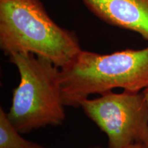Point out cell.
I'll return each mask as SVG.
<instances>
[{
	"instance_id": "obj_1",
	"label": "cell",
	"mask_w": 148,
	"mask_h": 148,
	"mask_svg": "<svg viewBox=\"0 0 148 148\" xmlns=\"http://www.w3.org/2000/svg\"><path fill=\"white\" fill-rule=\"evenodd\" d=\"M0 48L30 53L62 68L82 50L77 34L50 17L40 0H0Z\"/></svg>"
},
{
	"instance_id": "obj_2",
	"label": "cell",
	"mask_w": 148,
	"mask_h": 148,
	"mask_svg": "<svg viewBox=\"0 0 148 148\" xmlns=\"http://www.w3.org/2000/svg\"><path fill=\"white\" fill-rule=\"evenodd\" d=\"M65 106L77 108L90 95L116 88L141 92L148 87V46L108 54L82 50L60 69Z\"/></svg>"
},
{
	"instance_id": "obj_3",
	"label": "cell",
	"mask_w": 148,
	"mask_h": 148,
	"mask_svg": "<svg viewBox=\"0 0 148 148\" xmlns=\"http://www.w3.org/2000/svg\"><path fill=\"white\" fill-rule=\"evenodd\" d=\"M20 76L13 90L8 119L21 134L63 123L66 114L60 68L49 59L30 53L9 56Z\"/></svg>"
},
{
	"instance_id": "obj_4",
	"label": "cell",
	"mask_w": 148,
	"mask_h": 148,
	"mask_svg": "<svg viewBox=\"0 0 148 148\" xmlns=\"http://www.w3.org/2000/svg\"><path fill=\"white\" fill-rule=\"evenodd\" d=\"M80 107L106 134L108 148L143 145L148 136V106L143 91L107 92L87 98Z\"/></svg>"
},
{
	"instance_id": "obj_5",
	"label": "cell",
	"mask_w": 148,
	"mask_h": 148,
	"mask_svg": "<svg viewBox=\"0 0 148 148\" xmlns=\"http://www.w3.org/2000/svg\"><path fill=\"white\" fill-rule=\"evenodd\" d=\"M105 23L137 33L148 41V0H81Z\"/></svg>"
},
{
	"instance_id": "obj_6",
	"label": "cell",
	"mask_w": 148,
	"mask_h": 148,
	"mask_svg": "<svg viewBox=\"0 0 148 148\" xmlns=\"http://www.w3.org/2000/svg\"><path fill=\"white\" fill-rule=\"evenodd\" d=\"M8 119L7 112L0 108V148H47L21 136Z\"/></svg>"
},
{
	"instance_id": "obj_7",
	"label": "cell",
	"mask_w": 148,
	"mask_h": 148,
	"mask_svg": "<svg viewBox=\"0 0 148 148\" xmlns=\"http://www.w3.org/2000/svg\"><path fill=\"white\" fill-rule=\"evenodd\" d=\"M143 92L144 94V95H145V97L146 99V101H147V106H148V87L146 88L145 89H144L143 90ZM143 147L144 148H148V136H147V140H145V142L143 144Z\"/></svg>"
},
{
	"instance_id": "obj_8",
	"label": "cell",
	"mask_w": 148,
	"mask_h": 148,
	"mask_svg": "<svg viewBox=\"0 0 148 148\" xmlns=\"http://www.w3.org/2000/svg\"><path fill=\"white\" fill-rule=\"evenodd\" d=\"M125 148H144L143 145L142 144L140 143H134L132 144V145L127 146V147H125Z\"/></svg>"
},
{
	"instance_id": "obj_9",
	"label": "cell",
	"mask_w": 148,
	"mask_h": 148,
	"mask_svg": "<svg viewBox=\"0 0 148 148\" xmlns=\"http://www.w3.org/2000/svg\"><path fill=\"white\" fill-rule=\"evenodd\" d=\"M88 148H102V147H99V146H94V147H88Z\"/></svg>"
}]
</instances>
